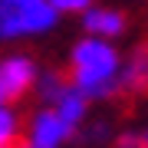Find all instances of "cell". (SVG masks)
I'll use <instances>...</instances> for the list:
<instances>
[{
  "instance_id": "obj_1",
  "label": "cell",
  "mask_w": 148,
  "mask_h": 148,
  "mask_svg": "<svg viewBox=\"0 0 148 148\" xmlns=\"http://www.w3.org/2000/svg\"><path fill=\"white\" fill-rule=\"evenodd\" d=\"M119 73H122V53L112 46V40L86 33L69 49V73L66 76L89 102L119 95Z\"/></svg>"
},
{
  "instance_id": "obj_2",
  "label": "cell",
  "mask_w": 148,
  "mask_h": 148,
  "mask_svg": "<svg viewBox=\"0 0 148 148\" xmlns=\"http://www.w3.org/2000/svg\"><path fill=\"white\" fill-rule=\"evenodd\" d=\"M59 23L49 0H0V43L43 36Z\"/></svg>"
},
{
  "instance_id": "obj_3",
  "label": "cell",
  "mask_w": 148,
  "mask_h": 148,
  "mask_svg": "<svg viewBox=\"0 0 148 148\" xmlns=\"http://www.w3.org/2000/svg\"><path fill=\"white\" fill-rule=\"evenodd\" d=\"M40 66L27 53H10L0 59V102H20L27 92L36 89Z\"/></svg>"
},
{
  "instance_id": "obj_4",
  "label": "cell",
  "mask_w": 148,
  "mask_h": 148,
  "mask_svg": "<svg viewBox=\"0 0 148 148\" xmlns=\"http://www.w3.org/2000/svg\"><path fill=\"white\" fill-rule=\"evenodd\" d=\"M73 135H76V128L69 125L53 106H43V109L33 112V119H30L27 145L30 148H63Z\"/></svg>"
},
{
  "instance_id": "obj_5",
  "label": "cell",
  "mask_w": 148,
  "mask_h": 148,
  "mask_svg": "<svg viewBox=\"0 0 148 148\" xmlns=\"http://www.w3.org/2000/svg\"><path fill=\"white\" fill-rule=\"evenodd\" d=\"M82 30L89 33V36H102V40H119L122 33L128 30V20L125 13L115 10V7H89V10H82Z\"/></svg>"
},
{
  "instance_id": "obj_6",
  "label": "cell",
  "mask_w": 148,
  "mask_h": 148,
  "mask_svg": "<svg viewBox=\"0 0 148 148\" xmlns=\"http://www.w3.org/2000/svg\"><path fill=\"white\" fill-rule=\"evenodd\" d=\"M119 92H125V95H145L148 92V43H138L132 49V56L122 59Z\"/></svg>"
},
{
  "instance_id": "obj_7",
  "label": "cell",
  "mask_w": 148,
  "mask_h": 148,
  "mask_svg": "<svg viewBox=\"0 0 148 148\" xmlns=\"http://www.w3.org/2000/svg\"><path fill=\"white\" fill-rule=\"evenodd\" d=\"M53 109H56V112H59V115H63L73 128H79L82 122H86V112H89V99H86V95L76 89L73 82H69V86H66V92L53 102Z\"/></svg>"
},
{
  "instance_id": "obj_8",
  "label": "cell",
  "mask_w": 148,
  "mask_h": 148,
  "mask_svg": "<svg viewBox=\"0 0 148 148\" xmlns=\"http://www.w3.org/2000/svg\"><path fill=\"white\" fill-rule=\"evenodd\" d=\"M66 86H69V76H66V73H40L36 95L43 99V106H53L59 95L66 92Z\"/></svg>"
},
{
  "instance_id": "obj_9",
  "label": "cell",
  "mask_w": 148,
  "mask_h": 148,
  "mask_svg": "<svg viewBox=\"0 0 148 148\" xmlns=\"http://www.w3.org/2000/svg\"><path fill=\"white\" fill-rule=\"evenodd\" d=\"M20 145V115L10 109V102H0V148Z\"/></svg>"
},
{
  "instance_id": "obj_10",
  "label": "cell",
  "mask_w": 148,
  "mask_h": 148,
  "mask_svg": "<svg viewBox=\"0 0 148 148\" xmlns=\"http://www.w3.org/2000/svg\"><path fill=\"white\" fill-rule=\"evenodd\" d=\"M49 3H53L56 13L63 16V13H82V10H89L95 0H49Z\"/></svg>"
},
{
  "instance_id": "obj_11",
  "label": "cell",
  "mask_w": 148,
  "mask_h": 148,
  "mask_svg": "<svg viewBox=\"0 0 148 148\" xmlns=\"http://www.w3.org/2000/svg\"><path fill=\"white\" fill-rule=\"evenodd\" d=\"M112 148H145V142H142L138 132H122L115 142H112Z\"/></svg>"
},
{
  "instance_id": "obj_12",
  "label": "cell",
  "mask_w": 148,
  "mask_h": 148,
  "mask_svg": "<svg viewBox=\"0 0 148 148\" xmlns=\"http://www.w3.org/2000/svg\"><path fill=\"white\" fill-rule=\"evenodd\" d=\"M142 142H145V148H148V128H145V132H142Z\"/></svg>"
},
{
  "instance_id": "obj_13",
  "label": "cell",
  "mask_w": 148,
  "mask_h": 148,
  "mask_svg": "<svg viewBox=\"0 0 148 148\" xmlns=\"http://www.w3.org/2000/svg\"><path fill=\"white\" fill-rule=\"evenodd\" d=\"M16 148H20V145H16ZM23 148H30V145H23Z\"/></svg>"
}]
</instances>
